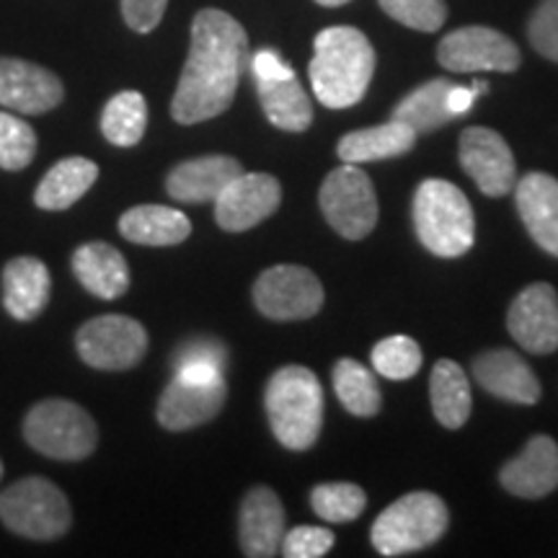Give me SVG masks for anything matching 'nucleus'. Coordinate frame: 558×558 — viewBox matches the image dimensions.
Masks as SVG:
<instances>
[{
    "mask_svg": "<svg viewBox=\"0 0 558 558\" xmlns=\"http://www.w3.org/2000/svg\"><path fill=\"white\" fill-rule=\"evenodd\" d=\"M414 228L424 248L442 259L463 256L476 239V220L469 197L445 179H427L418 184Z\"/></svg>",
    "mask_w": 558,
    "mask_h": 558,
    "instance_id": "obj_4",
    "label": "nucleus"
},
{
    "mask_svg": "<svg viewBox=\"0 0 558 558\" xmlns=\"http://www.w3.org/2000/svg\"><path fill=\"white\" fill-rule=\"evenodd\" d=\"M473 378L501 401L533 407L541 399V383L533 367L512 349H492L473 362Z\"/></svg>",
    "mask_w": 558,
    "mask_h": 558,
    "instance_id": "obj_17",
    "label": "nucleus"
},
{
    "mask_svg": "<svg viewBox=\"0 0 558 558\" xmlns=\"http://www.w3.org/2000/svg\"><path fill=\"white\" fill-rule=\"evenodd\" d=\"M429 399L437 422L448 429H460L471 416V383L465 378L463 367L452 360H439L432 367Z\"/></svg>",
    "mask_w": 558,
    "mask_h": 558,
    "instance_id": "obj_28",
    "label": "nucleus"
},
{
    "mask_svg": "<svg viewBox=\"0 0 558 558\" xmlns=\"http://www.w3.org/2000/svg\"><path fill=\"white\" fill-rule=\"evenodd\" d=\"M316 3L326 5V9H333V5H344V3H349V0H316Z\"/></svg>",
    "mask_w": 558,
    "mask_h": 558,
    "instance_id": "obj_43",
    "label": "nucleus"
},
{
    "mask_svg": "<svg viewBox=\"0 0 558 558\" xmlns=\"http://www.w3.org/2000/svg\"><path fill=\"white\" fill-rule=\"evenodd\" d=\"M264 407L279 445L288 450H308L316 445L324 422V388L308 367L277 369L267 383Z\"/></svg>",
    "mask_w": 558,
    "mask_h": 558,
    "instance_id": "obj_3",
    "label": "nucleus"
},
{
    "mask_svg": "<svg viewBox=\"0 0 558 558\" xmlns=\"http://www.w3.org/2000/svg\"><path fill=\"white\" fill-rule=\"evenodd\" d=\"M507 329L522 349L550 354L558 349V295L546 282H535L512 300Z\"/></svg>",
    "mask_w": 558,
    "mask_h": 558,
    "instance_id": "obj_14",
    "label": "nucleus"
},
{
    "mask_svg": "<svg viewBox=\"0 0 558 558\" xmlns=\"http://www.w3.org/2000/svg\"><path fill=\"white\" fill-rule=\"evenodd\" d=\"M78 357L96 369H130L148 352V331L130 316H96L75 333Z\"/></svg>",
    "mask_w": 558,
    "mask_h": 558,
    "instance_id": "obj_9",
    "label": "nucleus"
},
{
    "mask_svg": "<svg viewBox=\"0 0 558 558\" xmlns=\"http://www.w3.org/2000/svg\"><path fill=\"white\" fill-rule=\"evenodd\" d=\"M65 99L62 81L52 70L19 58H0V107L21 114H45Z\"/></svg>",
    "mask_w": 558,
    "mask_h": 558,
    "instance_id": "obj_15",
    "label": "nucleus"
},
{
    "mask_svg": "<svg viewBox=\"0 0 558 558\" xmlns=\"http://www.w3.org/2000/svg\"><path fill=\"white\" fill-rule=\"evenodd\" d=\"M52 279L37 256H16L3 269V308L16 320H34L50 303Z\"/></svg>",
    "mask_w": 558,
    "mask_h": 558,
    "instance_id": "obj_21",
    "label": "nucleus"
},
{
    "mask_svg": "<svg viewBox=\"0 0 558 558\" xmlns=\"http://www.w3.org/2000/svg\"><path fill=\"white\" fill-rule=\"evenodd\" d=\"M228 399L226 380L213 383H190L173 378L160 393L158 422L169 432H186L199 427L220 414L222 403Z\"/></svg>",
    "mask_w": 558,
    "mask_h": 558,
    "instance_id": "obj_16",
    "label": "nucleus"
},
{
    "mask_svg": "<svg viewBox=\"0 0 558 558\" xmlns=\"http://www.w3.org/2000/svg\"><path fill=\"white\" fill-rule=\"evenodd\" d=\"M437 60L452 73H512L520 68V50L497 29L465 26L439 41Z\"/></svg>",
    "mask_w": 558,
    "mask_h": 558,
    "instance_id": "obj_11",
    "label": "nucleus"
},
{
    "mask_svg": "<svg viewBox=\"0 0 558 558\" xmlns=\"http://www.w3.org/2000/svg\"><path fill=\"white\" fill-rule=\"evenodd\" d=\"M0 478H3V463H0Z\"/></svg>",
    "mask_w": 558,
    "mask_h": 558,
    "instance_id": "obj_44",
    "label": "nucleus"
},
{
    "mask_svg": "<svg viewBox=\"0 0 558 558\" xmlns=\"http://www.w3.org/2000/svg\"><path fill=\"white\" fill-rule=\"evenodd\" d=\"M37 156V132L21 117L0 111V169L21 171Z\"/></svg>",
    "mask_w": 558,
    "mask_h": 558,
    "instance_id": "obj_34",
    "label": "nucleus"
},
{
    "mask_svg": "<svg viewBox=\"0 0 558 558\" xmlns=\"http://www.w3.org/2000/svg\"><path fill=\"white\" fill-rule=\"evenodd\" d=\"M518 213L527 233L550 256H558V179L533 171L514 184Z\"/></svg>",
    "mask_w": 558,
    "mask_h": 558,
    "instance_id": "obj_20",
    "label": "nucleus"
},
{
    "mask_svg": "<svg viewBox=\"0 0 558 558\" xmlns=\"http://www.w3.org/2000/svg\"><path fill=\"white\" fill-rule=\"evenodd\" d=\"M166 5L169 0H122V16L132 32L148 34L160 24Z\"/></svg>",
    "mask_w": 558,
    "mask_h": 558,
    "instance_id": "obj_39",
    "label": "nucleus"
},
{
    "mask_svg": "<svg viewBox=\"0 0 558 558\" xmlns=\"http://www.w3.org/2000/svg\"><path fill=\"white\" fill-rule=\"evenodd\" d=\"M248 62V37L230 13L205 9L194 16L190 58L171 101L179 124L215 120L235 99Z\"/></svg>",
    "mask_w": 558,
    "mask_h": 558,
    "instance_id": "obj_1",
    "label": "nucleus"
},
{
    "mask_svg": "<svg viewBox=\"0 0 558 558\" xmlns=\"http://www.w3.org/2000/svg\"><path fill=\"white\" fill-rule=\"evenodd\" d=\"M311 86L329 109H349L362 101L375 73V50L354 26H329L313 41Z\"/></svg>",
    "mask_w": 558,
    "mask_h": 558,
    "instance_id": "obj_2",
    "label": "nucleus"
},
{
    "mask_svg": "<svg viewBox=\"0 0 558 558\" xmlns=\"http://www.w3.org/2000/svg\"><path fill=\"white\" fill-rule=\"evenodd\" d=\"M373 367L388 380H409L422 367V349L411 337H388L373 349Z\"/></svg>",
    "mask_w": 558,
    "mask_h": 558,
    "instance_id": "obj_33",
    "label": "nucleus"
},
{
    "mask_svg": "<svg viewBox=\"0 0 558 558\" xmlns=\"http://www.w3.org/2000/svg\"><path fill=\"white\" fill-rule=\"evenodd\" d=\"M501 486L522 499H543L558 488V445L548 435H535L518 458L499 473Z\"/></svg>",
    "mask_w": 558,
    "mask_h": 558,
    "instance_id": "obj_18",
    "label": "nucleus"
},
{
    "mask_svg": "<svg viewBox=\"0 0 558 558\" xmlns=\"http://www.w3.org/2000/svg\"><path fill=\"white\" fill-rule=\"evenodd\" d=\"M148 128V104L140 90H122L111 96L101 114V132L117 148L137 145Z\"/></svg>",
    "mask_w": 558,
    "mask_h": 558,
    "instance_id": "obj_30",
    "label": "nucleus"
},
{
    "mask_svg": "<svg viewBox=\"0 0 558 558\" xmlns=\"http://www.w3.org/2000/svg\"><path fill=\"white\" fill-rule=\"evenodd\" d=\"M0 520L21 538L54 541L70 530L73 512L60 486L41 476H26L0 494Z\"/></svg>",
    "mask_w": 558,
    "mask_h": 558,
    "instance_id": "obj_6",
    "label": "nucleus"
},
{
    "mask_svg": "<svg viewBox=\"0 0 558 558\" xmlns=\"http://www.w3.org/2000/svg\"><path fill=\"white\" fill-rule=\"evenodd\" d=\"M313 512L326 522H352L367 507L365 492L357 484H320L311 492Z\"/></svg>",
    "mask_w": 558,
    "mask_h": 558,
    "instance_id": "obj_32",
    "label": "nucleus"
},
{
    "mask_svg": "<svg viewBox=\"0 0 558 558\" xmlns=\"http://www.w3.org/2000/svg\"><path fill=\"white\" fill-rule=\"evenodd\" d=\"M320 209L341 239L362 241L378 226V194L357 163L333 169L320 186Z\"/></svg>",
    "mask_w": 558,
    "mask_h": 558,
    "instance_id": "obj_8",
    "label": "nucleus"
},
{
    "mask_svg": "<svg viewBox=\"0 0 558 558\" xmlns=\"http://www.w3.org/2000/svg\"><path fill=\"white\" fill-rule=\"evenodd\" d=\"M254 303L271 320H305L324 308V288L311 269L277 264L256 279Z\"/></svg>",
    "mask_w": 558,
    "mask_h": 558,
    "instance_id": "obj_10",
    "label": "nucleus"
},
{
    "mask_svg": "<svg viewBox=\"0 0 558 558\" xmlns=\"http://www.w3.org/2000/svg\"><path fill=\"white\" fill-rule=\"evenodd\" d=\"M120 233L140 246H177L192 235V222L181 209L140 205L122 215Z\"/></svg>",
    "mask_w": 558,
    "mask_h": 558,
    "instance_id": "obj_24",
    "label": "nucleus"
},
{
    "mask_svg": "<svg viewBox=\"0 0 558 558\" xmlns=\"http://www.w3.org/2000/svg\"><path fill=\"white\" fill-rule=\"evenodd\" d=\"M380 9L416 32H437L448 19L445 0H378Z\"/></svg>",
    "mask_w": 558,
    "mask_h": 558,
    "instance_id": "obj_35",
    "label": "nucleus"
},
{
    "mask_svg": "<svg viewBox=\"0 0 558 558\" xmlns=\"http://www.w3.org/2000/svg\"><path fill=\"white\" fill-rule=\"evenodd\" d=\"M282 186L269 173H239L215 199V220L228 233L259 226L277 213Z\"/></svg>",
    "mask_w": 558,
    "mask_h": 558,
    "instance_id": "obj_13",
    "label": "nucleus"
},
{
    "mask_svg": "<svg viewBox=\"0 0 558 558\" xmlns=\"http://www.w3.org/2000/svg\"><path fill=\"white\" fill-rule=\"evenodd\" d=\"M333 548V533L326 527L313 525H298L292 530H284L282 546L279 554L288 558H320Z\"/></svg>",
    "mask_w": 558,
    "mask_h": 558,
    "instance_id": "obj_36",
    "label": "nucleus"
},
{
    "mask_svg": "<svg viewBox=\"0 0 558 558\" xmlns=\"http://www.w3.org/2000/svg\"><path fill=\"white\" fill-rule=\"evenodd\" d=\"M458 158L463 171L486 197H505L518 184V166L507 140L488 128H469L460 135Z\"/></svg>",
    "mask_w": 558,
    "mask_h": 558,
    "instance_id": "obj_12",
    "label": "nucleus"
},
{
    "mask_svg": "<svg viewBox=\"0 0 558 558\" xmlns=\"http://www.w3.org/2000/svg\"><path fill=\"white\" fill-rule=\"evenodd\" d=\"M73 275L90 295L117 300L130 290L128 259L111 243L90 241L75 248Z\"/></svg>",
    "mask_w": 558,
    "mask_h": 558,
    "instance_id": "obj_23",
    "label": "nucleus"
},
{
    "mask_svg": "<svg viewBox=\"0 0 558 558\" xmlns=\"http://www.w3.org/2000/svg\"><path fill=\"white\" fill-rule=\"evenodd\" d=\"M239 538L243 554L251 558H269L279 554L284 538V509L271 488L254 486L243 497Z\"/></svg>",
    "mask_w": 558,
    "mask_h": 558,
    "instance_id": "obj_19",
    "label": "nucleus"
},
{
    "mask_svg": "<svg viewBox=\"0 0 558 558\" xmlns=\"http://www.w3.org/2000/svg\"><path fill=\"white\" fill-rule=\"evenodd\" d=\"M445 501L432 492H414L386 507L373 525V546L380 556H407L429 548L448 530Z\"/></svg>",
    "mask_w": 558,
    "mask_h": 558,
    "instance_id": "obj_5",
    "label": "nucleus"
},
{
    "mask_svg": "<svg viewBox=\"0 0 558 558\" xmlns=\"http://www.w3.org/2000/svg\"><path fill=\"white\" fill-rule=\"evenodd\" d=\"M251 70H254V81L256 78H288V75L295 73L288 62L275 50H259L251 58Z\"/></svg>",
    "mask_w": 558,
    "mask_h": 558,
    "instance_id": "obj_40",
    "label": "nucleus"
},
{
    "mask_svg": "<svg viewBox=\"0 0 558 558\" xmlns=\"http://www.w3.org/2000/svg\"><path fill=\"white\" fill-rule=\"evenodd\" d=\"M24 437L34 450L54 460H83L99 445V429L86 409L68 399L34 403L24 418Z\"/></svg>",
    "mask_w": 558,
    "mask_h": 558,
    "instance_id": "obj_7",
    "label": "nucleus"
},
{
    "mask_svg": "<svg viewBox=\"0 0 558 558\" xmlns=\"http://www.w3.org/2000/svg\"><path fill=\"white\" fill-rule=\"evenodd\" d=\"M450 88H452V83L445 78L429 81V83H424V86L414 88L407 99H403L399 107L393 109V120L409 124L416 135L442 128V124L456 120L448 109Z\"/></svg>",
    "mask_w": 558,
    "mask_h": 558,
    "instance_id": "obj_29",
    "label": "nucleus"
},
{
    "mask_svg": "<svg viewBox=\"0 0 558 558\" xmlns=\"http://www.w3.org/2000/svg\"><path fill=\"white\" fill-rule=\"evenodd\" d=\"M96 179H99V166L94 160L83 156L62 158L41 177L34 202L41 209L60 213V209L73 207L96 184Z\"/></svg>",
    "mask_w": 558,
    "mask_h": 558,
    "instance_id": "obj_26",
    "label": "nucleus"
},
{
    "mask_svg": "<svg viewBox=\"0 0 558 558\" xmlns=\"http://www.w3.org/2000/svg\"><path fill=\"white\" fill-rule=\"evenodd\" d=\"M177 378L190 380V383H213V380H222V373L226 369L218 365H209V362H192V365H181L173 369Z\"/></svg>",
    "mask_w": 558,
    "mask_h": 558,
    "instance_id": "obj_42",
    "label": "nucleus"
},
{
    "mask_svg": "<svg viewBox=\"0 0 558 558\" xmlns=\"http://www.w3.org/2000/svg\"><path fill=\"white\" fill-rule=\"evenodd\" d=\"M486 90H488V83H486V81H476L471 88L456 86V83H452L450 96H448V109H450V114H452V117H463L465 111H469V109L473 107V101H476L481 94H486Z\"/></svg>",
    "mask_w": 558,
    "mask_h": 558,
    "instance_id": "obj_41",
    "label": "nucleus"
},
{
    "mask_svg": "<svg viewBox=\"0 0 558 558\" xmlns=\"http://www.w3.org/2000/svg\"><path fill=\"white\" fill-rule=\"evenodd\" d=\"M527 34L543 58L558 62V0H543L530 19Z\"/></svg>",
    "mask_w": 558,
    "mask_h": 558,
    "instance_id": "obj_37",
    "label": "nucleus"
},
{
    "mask_svg": "<svg viewBox=\"0 0 558 558\" xmlns=\"http://www.w3.org/2000/svg\"><path fill=\"white\" fill-rule=\"evenodd\" d=\"M333 390L341 407L354 416H375L380 411V388L373 369L357 360H339L333 367Z\"/></svg>",
    "mask_w": 558,
    "mask_h": 558,
    "instance_id": "obj_31",
    "label": "nucleus"
},
{
    "mask_svg": "<svg viewBox=\"0 0 558 558\" xmlns=\"http://www.w3.org/2000/svg\"><path fill=\"white\" fill-rule=\"evenodd\" d=\"M243 173L241 163L230 156H202L179 163L166 179V190L179 202H215L218 194Z\"/></svg>",
    "mask_w": 558,
    "mask_h": 558,
    "instance_id": "obj_22",
    "label": "nucleus"
},
{
    "mask_svg": "<svg viewBox=\"0 0 558 558\" xmlns=\"http://www.w3.org/2000/svg\"><path fill=\"white\" fill-rule=\"evenodd\" d=\"M267 120L284 132H303L313 122V107L295 73L288 78H256Z\"/></svg>",
    "mask_w": 558,
    "mask_h": 558,
    "instance_id": "obj_27",
    "label": "nucleus"
},
{
    "mask_svg": "<svg viewBox=\"0 0 558 558\" xmlns=\"http://www.w3.org/2000/svg\"><path fill=\"white\" fill-rule=\"evenodd\" d=\"M416 132L399 120H390L378 128L349 132L339 140V158L344 163H369V160L399 158L416 145Z\"/></svg>",
    "mask_w": 558,
    "mask_h": 558,
    "instance_id": "obj_25",
    "label": "nucleus"
},
{
    "mask_svg": "<svg viewBox=\"0 0 558 558\" xmlns=\"http://www.w3.org/2000/svg\"><path fill=\"white\" fill-rule=\"evenodd\" d=\"M171 362H173V369L181 365H192V362H209V365H218L226 369L228 349L218 339H209V337L190 339V341H184L177 352H173Z\"/></svg>",
    "mask_w": 558,
    "mask_h": 558,
    "instance_id": "obj_38",
    "label": "nucleus"
}]
</instances>
